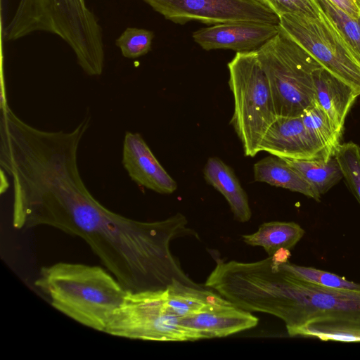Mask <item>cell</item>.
Segmentation results:
<instances>
[{
	"label": "cell",
	"instance_id": "obj_1",
	"mask_svg": "<svg viewBox=\"0 0 360 360\" xmlns=\"http://www.w3.org/2000/svg\"><path fill=\"white\" fill-rule=\"evenodd\" d=\"M79 146L71 140L55 141L23 162L13 183V226H49L81 238L130 292L165 290L176 281L198 285L170 249L172 240L195 234L186 217L141 221L108 210L80 176Z\"/></svg>",
	"mask_w": 360,
	"mask_h": 360
},
{
	"label": "cell",
	"instance_id": "obj_2",
	"mask_svg": "<svg viewBox=\"0 0 360 360\" xmlns=\"http://www.w3.org/2000/svg\"><path fill=\"white\" fill-rule=\"evenodd\" d=\"M34 284L53 308L103 333L128 292L103 268L69 262L42 267Z\"/></svg>",
	"mask_w": 360,
	"mask_h": 360
},
{
	"label": "cell",
	"instance_id": "obj_3",
	"mask_svg": "<svg viewBox=\"0 0 360 360\" xmlns=\"http://www.w3.org/2000/svg\"><path fill=\"white\" fill-rule=\"evenodd\" d=\"M281 319L291 337L360 342V289H338L302 281L290 273Z\"/></svg>",
	"mask_w": 360,
	"mask_h": 360
},
{
	"label": "cell",
	"instance_id": "obj_4",
	"mask_svg": "<svg viewBox=\"0 0 360 360\" xmlns=\"http://www.w3.org/2000/svg\"><path fill=\"white\" fill-rule=\"evenodd\" d=\"M277 117L300 116L314 104V72L322 65L281 29L256 50Z\"/></svg>",
	"mask_w": 360,
	"mask_h": 360
},
{
	"label": "cell",
	"instance_id": "obj_5",
	"mask_svg": "<svg viewBox=\"0 0 360 360\" xmlns=\"http://www.w3.org/2000/svg\"><path fill=\"white\" fill-rule=\"evenodd\" d=\"M228 69L234 100L230 123L245 155L255 157L260 152L264 136L277 118L269 83L256 51L236 53Z\"/></svg>",
	"mask_w": 360,
	"mask_h": 360
},
{
	"label": "cell",
	"instance_id": "obj_6",
	"mask_svg": "<svg viewBox=\"0 0 360 360\" xmlns=\"http://www.w3.org/2000/svg\"><path fill=\"white\" fill-rule=\"evenodd\" d=\"M278 25L323 68L360 95V60L322 11L319 18L285 14Z\"/></svg>",
	"mask_w": 360,
	"mask_h": 360
},
{
	"label": "cell",
	"instance_id": "obj_7",
	"mask_svg": "<svg viewBox=\"0 0 360 360\" xmlns=\"http://www.w3.org/2000/svg\"><path fill=\"white\" fill-rule=\"evenodd\" d=\"M166 302V289L128 291L122 305L113 314L105 333L129 339L155 341L190 340Z\"/></svg>",
	"mask_w": 360,
	"mask_h": 360
},
{
	"label": "cell",
	"instance_id": "obj_8",
	"mask_svg": "<svg viewBox=\"0 0 360 360\" xmlns=\"http://www.w3.org/2000/svg\"><path fill=\"white\" fill-rule=\"evenodd\" d=\"M175 23L198 20L206 25L232 22L279 24V18L259 0H143Z\"/></svg>",
	"mask_w": 360,
	"mask_h": 360
},
{
	"label": "cell",
	"instance_id": "obj_9",
	"mask_svg": "<svg viewBox=\"0 0 360 360\" xmlns=\"http://www.w3.org/2000/svg\"><path fill=\"white\" fill-rule=\"evenodd\" d=\"M260 151L290 160H329L321 143L305 127L302 116L277 117L264 136Z\"/></svg>",
	"mask_w": 360,
	"mask_h": 360
},
{
	"label": "cell",
	"instance_id": "obj_10",
	"mask_svg": "<svg viewBox=\"0 0 360 360\" xmlns=\"http://www.w3.org/2000/svg\"><path fill=\"white\" fill-rule=\"evenodd\" d=\"M279 25L257 22H232L200 29L193 34L195 43L206 51H256L276 36Z\"/></svg>",
	"mask_w": 360,
	"mask_h": 360
},
{
	"label": "cell",
	"instance_id": "obj_11",
	"mask_svg": "<svg viewBox=\"0 0 360 360\" xmlns=\"http://www.w3.org/2000/svg\"><path fill=\"white\" fill-rule=\"evenodd\" d=\"M258 318L229 301L181 317L180 324L190 340L223 338L255 327Z\"/></svg>",
	"mask_w": 360,
	"mask_h": 360
},
{
	"label": "cell",
	"instance_id": "obj_12",
	"mask_svg": "<svg viewBox=\"0 0 360 360\" xmlns=\"http://www.w3.org/2000/svg\"><path fill=\"white\" fill-rule=\"evenodd\" d=\"M122 162L129 177L139 186L160 194H171L177 188V183L139 133H125Z\"/></svg>",
	"mask_w": 360,
	"mask_h": 360
},
{
	"label": "cell",
	"instance_id": "obj_13",
	"mask_svg": "<svg viewBox=\"0 0 360 360\" xmlns=\"http://www.w3.org/2000/svg\"><path fill=\"white\" fill-rule=\"evenodd\" d=\"M315 100L342 136L345 118L360 96L354 89L321 67L313 73Z\"/></svg>",
	"mask_w": 360,
	"mask_h": 360
},
{
	"label": "cell",
	"instance_id": "obj_14",
	"mask_svg": "<svg viewBox=\"0 0 360 360\" xmlns=\"http://www.w3.org/2000/svg\"><path fill=\"white\" fill-rule=\"evenodd\" d=\"M203 174L207 183L226 198L235 219L240 222L249 221L252 212L248 195L233 170L219 158H210Z\"/></svg>",
	"mask_w": 360,
	"mask_h": 360
},
{
	"label": "cell",
	"instance_id": "obj_15",
	"mask_svg": "<svg viewBox=\"0 0 360 360\" xmlns=\"http://www.w3.org/2000/svg\"><path fill=\"white\" fill-rule=\"evenodd\" d=\"M255 181L302 193L319 201L321 195L284 159L270 155L253 167Z\"/></svg>",
	"mask_w": 360,
	"mask_h": 360
},
{
	"label": "cell",
	"instance_id": "obj_16",
	"mask_svg": "<svg viewBox=\"0 0 360 360\" xmlns=\"http://www.w3.org/2000/svg\"><path fill=\"white\" fill-rule=\"evenodd\" d=\"M304 235V230L295 222L271 221L260 225L258 230L242 236L251 246H261L269 257L282 250H290Z\"/></svg>",
	"mask_w": 360,
	"mask_h": 360
},
{
	"label": "cell",
	"instance_id": "obj_17",
	"mask_svg": "<svg viewBox=\"0 0 360 360\" xmlns=\"http://www.w3.org/2000/svg\"><path fill=\"white\" fill-rule=\"evenodd\" d=\"M227 301L217 292L200 285L191 286L178 281L166 288L167 304L174 314L181 318Z\"/></svg>",
	"mask_w": 360,
	"mask_h": 360
},
{
	"label": "cell",
	"instance_id": "obj_18",
	"mask_svg": "<svg viewBox=\"0 0 360 360\" xmlns=\"http://www.w3.org/2000/svg\"><path fill=\"white\" fill-rule=\"evenodd\" d=\"M284 160L296 169L320 195L326 193L343 177L335 157L328 160Z\"/></svg>",
	"mask_w": 360,
	"mask_h": 360
},
{
	"label": "cell",
	"instance_id": "obj_19",
	"mask_svg": "<svg viewBox=\"0 0 360 360\" xmlns=\"http://www.w3.org/2000/svg\"><path fill=\"white\" fill-rule=\"evenodd\" d=\"M303 123L308 131L323 146L328 159L334 157L340 144L341 136L333 128L327 114L315 101L302 114Z\"/></svg>",
	"mask_w": 360,
	"mask_h": 360
},
{
	"label": "cell",
	"instance_id": "obj_20",
	"mask_svg": "<svg viewBox=\"0 0 360 360\" xmlns=\"http://www.w3.org/2000/svg\"><path fill=\"white\" fill-rule=\"evenodd\" d=\"M281 266L295 277L319 285L338 288L359 290L360 284L348 281L333 273L318 269L310 266H299L288 261L290 250H282L276 253Z\"/></svg>",
	"mask_w": 360,
	"mask_h": 360
},
{
	"label": "cell",
	"instance_id": "obj_21",
	"mask_svg": "<svg viewBox=\"0 0 360 360\" xmlns=\"http://www.w3.org/2000/svg\"><path fill=\"white\" fill-rule=\"evenodd\" d=\"M314 1L360 60V16H351L330 0Z\"/></svg>",
	"mask_w": 360,
	"mask_h": 360
},
{
	"label": "cell",
	"instance_id": "obj_22",
	"mask_svg": "<svg viewBox=\"0 0 360 360\" xmlns=\"http://www.w3.org/2000/svg\"><path fill=\"white\" fill-rule=\"evenodd\" d=\"M334 157L349 188L360 205V147L352 141L340 144Z\"/></svg>",
	"mask_w": 360,
	"mask_h": 360
},
{
	"label": "cell",
	"instance_id": "obj_23",
	"mask_svg": "<svg viewBox=\"0 0 360 360\" xmlns=\"http://www.w3.org/2000/svg\"><path fill=\"white\" fill-rule=\"evenodd\" d=\"M152 31L138 27H127L115 40V45L127 58L134 59L148 53L152 45Z\"/></svg>",
	"mask_w": 360,
	"mask_h": 360
},
{
	"label": "cell",
	"instance_id": "obj_24",
	"mask_svg": "<svg viewBox=\"0 0 360 360\" xmlns=\"http://www.w3.org/2000/svg\"><path fill=\"white\" fill-rule=\"evenodd\" d=\"M278 18L285 14L319 18L321 11L314 0H259Z\"/></svg>",
	"mask_w": 360,
	"mask_h": 360
},
{
	"label": "cell",
	"instance_id": "obj_25",
	"mask_svg": "<svg viewBox=\"0 0 360 360\" xmlns=\"http://www.w3.org/2000/svg\"><path fill=\"white\" fill-rule=\"evenodd\" d=\"M352 17L360 16V0H330Z\"/></svg>",
	"mask_w": 360,
	"mask_h": 360
}]
</instances>
